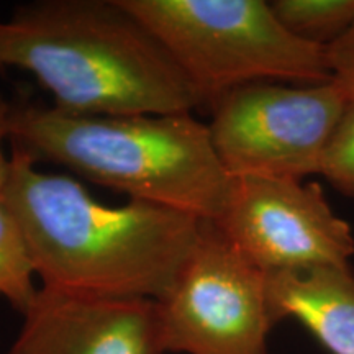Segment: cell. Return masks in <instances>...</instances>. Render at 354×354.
<instances>
[{
  "instance_id": "13",
  "label": "cell",
  "mask_w": 354,
  "mask_h": 354,
  "mask_svg": "<svg viewBox=\"0 0 354 354\" xmlns=\"http://www.w3.org/2000/svg\"><path fill=\"white\" fill-rule=\"evenodd\" d=\"M331 76L354 95V28L339 41L326 48Z\"/></svg>"
},
{
  "instance_id": "9",
  "label": "cell",
  "mask_w": 354,
  "mask_h": 354,
  "mask_svg": "<svg viewBox=\"0 0 354 354\" xmlns=\"http://www.w3.org/2000/svg\"><path fill=\"white\" fill-rule=\"evenodd\" d=\"M274 325L299 322L330 354H354L351 266L318 264L266 274Z\"/></svg>"
},
{
  "instance_id": "2",
  "label": "cell",
  "mask_w": 354,
  "mask_h": 354,
  "mask_svg": "<svg viewBox=\"0 0 354 354\" xmlns=\"http://www.w3.org/2000/svg\"><path fill=\"white\" fill-rule=\"evenodd\" d=\"M30 73L71 115H171L201 105L169 51L122 0H39L0 20V68Z\"/></svg>"
},
{
  "instance_id": "1",
  "label": "cell",
  "mask_w": 354,
  "mask_h": 354,
  "mask_svg": "<svg viewBox=\"0 0 354 354\" xmlns=\"http://www.w3.org/2000/svg\"><path fill=\"white\" fill-rule=\"evenodd\" d=\"M12 145L3 201L25 234L41 287L109 299H165L201 236L203 220L130 201H95L76 179L35 167Z\"/></svg>"
},
{
  "instance_id": "14",
  "label": "cell",
  "mask_w": 354,
  "mask_h": 354,
  "mask_svg": "<svg viewBox=\"0 0 354 354\" xmlns=\"http://www.w3.org/2000/svg\"><path fill=\"white\" fill-rule=\"evenodd\" d=\"M12 109L13 105H10V102L0 94V196L3 194L8 180V172H10V158H7L3 143L7 138L10 140Z\"/></svg>"
},
{
  "instance_id": "8",
  "label": "cell",
  "mask_w": 354,
  "mask_h": 354,
  "mask_svg": "<svg viewBox=\"0 0 354 354\" xmlns=\"http://www.w3.org/2000/svg\"><path fill=\"white\" fill-rule=\"evenodd\" d=\"M6 354H165L154 300L46 289L26 312Z\"/></svg>"
},
{
  "instance_id": "4",
  "label": "cell",
  "mask_w": 354,
  "mask_h": 354,
  "mask_svg": "<svg viewBox=\"0 0 354 354\" xmlns=\"http://www.w3.org/2000/svg\"><path fill=\"white\" fill-rule=\"evenodd\" d=\"M169 51L202 107L256 82L331 81L326 48L286 28L264 0H122Z\"/></svg>"
},
{
  "instance_id": "12",
  "label": "cell",
  "mask_w": 354,
  "mask_h": 354,
  "mask_svg": "<svg viewBox=\"0 0 354 354\" xmlns=\"http://www.w3.org/2000/svg\"><path fill=\"white\" fill-rule=\"evenodd\" d=\"M320 176L343 196L354 198V95L349 99L323 156Z\"/></svg>"
},
{
  "instance_id": "3",
  "label": "cell",
  "mask_w": 354,
  "mask_h": 354,
  "mask_svg": "<svg viewBox=\"0 0 354 354\" xmlns=\"http://www.w3.org/2000/svg\"><path fill=\"white\" fill-rule=\"evenodd\" d=\"M10 141L35 161L68 167L130 201L215 221L233 177L221 165L210 128L192 112L71 115L46 105H13Z\"/></svg>"
},
{
  "instance_id": "10",
  "label": "cell",
  "mask_w": 354,
  "mask_h": 354,
  "mask_svg": "<svg viewBox=\"0 0 354 354\" xmlns=\"http://www.w3.org/2000/svg\"><path fill=\"white\" fill-rule=\"evenodd\" d=\"M271 7L289 32L322 48L354 28V0H276Z\"/></svg>"
},
{
  "instance_id": "6",
  "label": "cell",
  "mask_w": 354,
  "mask_h": 354,
  "mask_svg": "<svg viewBox=\"0 0 354 354\" xmlns=\"http://www.w3.org/2000/svg\"><path fill=\"white\" fill-rule=\"evenodd\" d=\"M156 305L165 354H269L266 272L212 221H203L187 263Z\"/></svg>"
},
{
  "instance_id": "5",
  "label": "cell",
  "mask_w": 354,
  "mask_h": 354,
  "mask_svg": "<svg viewBox=\"0 0 354 354\" xmlns=\"http://www.w3.org/2000/svg\"><path fill=\"white\" fill-rule=\"evenodd\" d=\"M349 99L335 79L248 84L212 105V141L232 177L304 180L320 174Z\"/></svg>"
},
{
  "instance_id": "11",
  "label": "cell",
  "mask_w": 354,
  "mask_h": 354,
  "mask_svg": "<svg viewBox=\"0 0 354 354\" xmlns=\"http://www.w3.org/2000/svg\"><path fill=\"white\" fill-rule=\"evenodd\" d=\"M25 234L15 215L0 196V297L24 313L32 307L39 287Z\"/></svg>"
},
{
  "instance_id": "7",
  "label": "cell",
  "mask_w": 354,
  "mask_h": 354,
  "mask_svg": "<svg viewBox=\"0 0 354 354\" xmlns=\"http://www.w3.org/2000/svg\"><path fill=\"white\" fill-rule=\"evenodd\" d=\"M212 223L266 274L349 266L354 256L353 228L318 183L233 177L227 205Z\"/></svg>"
}]
</instances>
